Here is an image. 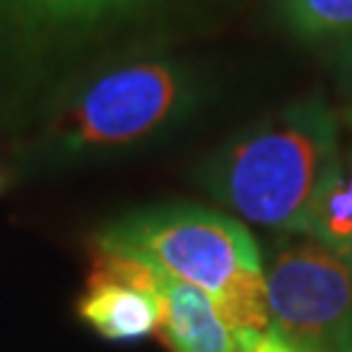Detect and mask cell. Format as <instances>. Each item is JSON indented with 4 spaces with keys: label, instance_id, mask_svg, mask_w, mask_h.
<instances>
[{
    "label": "cell",
    "instance_id": "cell-11",
    "mask_svg": "<svg viewBox=\"0 0 352 352\" xmlns=\"http://www.w3.org/2000/svg\"><path fill=\"white\" fill-rule=\"evenodd\" d=\"M120 3H126V0H104V8L110 11V8H115V6H120Z\"/></svg>",
    "mask_w": 352,
    "mask_h": 352
},
{
    "label": "cell",
    "instance_id": "cell-1",
    "mask_svg": "<svg viewBox=\"0 0 352 352\" xmlns=\"http://www.w3.org/2000/svg\"><path fill=\"white\" fill-rule=\"evenodd\" d=\"M97 245L151 261L201 289L235 334L269 329L264 258L232 217L199 206L151 209L102 230Z\"/></svg>",
    "mask_w": 352,
    "mask_h": 352
},
{
    "label": "cell",
    "instance_id": "cell-6",
    "mask_svg": "<svg viewBox=\"0 0 352 352\" xmlns=\"http://www.w3.org/2000/svg\"><path fill=\"white\" fill-rule=\"evenodd\" d=\"M78 316L104 340L133 342L157 334L160 305L154 295L139 285L115 277L94 264L87 279V292L78 300Z\"/></svg>",
    "mask_w": 352,
    "mask_h": 352
},
{
    "label": "cell",
    "instance_id": "cell-10",
    "mask_svg": "<svg viewBox=\"0 0 352 352\" xmlns=\"http://www.w3.org/2000/svg\"><path fill=\"white\" fill-rule=\"evenodd\" d=\"M235 340H238V352H300L287 344L279 334H274L272 329L243 331V334H235Z\"/></svg>",
    "mask_w": 352,
    "mask_h": 352
},
{
    "label": "cell",
    "instance_id": "cell-12",
    "mask_svg": "<svg viewBox=\"0 0 352 352\" xmlns=\"http://www.w3.org/2000/svg\"><path fill=\"white\" fill-rule=\"evenodd\" d=\"M0 188H3V177H0Z\"/></svg>",
    "mask_w": 352,
    "mask_h": 352
},
{
    "label": "cell",
    "instance_id": "cell-4",
    "mask_svg": "<svg viewBox=\"0 0 352 352\" xmlns=\"http://www.w3.org/2000/svg\"><path fill=\"white\" fill-rule=\"evenodd\" d=\"M177 100L180 84L167 65H126L84 89L58 120L55 136L68 151L126 146L162 126Z\"/></svg>",
    "mask_w": 352,
    "mask_h": 352
},
{
    "label": "cell",
    "instance_id": "cell-3",
    "mask_svg": "<svg viewBox=\"0 0 352 352\" xmlns=\"http://www.w3.org/2000/svg\"><path fill=\"white\" fill-rule=\"evenodd\" d=\"M269 329L300 352H352V258L305 238L266 266Z\"/></svg>",
    "mask_w": 352,
    "mask_h": 352
},
{
    "label": "cell",
    "instance_id": "cell-8",
    "mask_svg": "<svg viewBox=\"0 0 352 352\" xmlns=\"http://www.w3.org/2000/svg\"><path fill=\"white\" fill-rule=\"evenodd\" d=\"M282 13L305 37L352 32V0H282Z\"/></svg>",
    "mask_w": 352,
    "mask_h": 352
},
{
    "label": "cell",
    "instance_id": "cell-5",
    "mask_svg": "<svg viewBox=\"0 0 352 352\" xmlns=\"http://www.w3.org/2000/svg\"><path fill=\"white\" fill-rule=\"evenodd\" d=\"M97 264L154 295L160 305L157 334L170 352H238L235 331L201 289L126 253L100 251Z\"/></svg>",
    "mask_w": 352,
    "mask_h": 352
},
{
    "label": "cell",
    "instance_id": "cell-7",
    "mask_svg": "<svg viewBox=\"0 0 352 352\" xmlns=\"http://www.w3.org/2000/svg\"><path fill=\"white\" fill-rule=\"evenodd\" d=\"M300 235L352 258V149H340L331 162L305 212Z\"/></svg>",
    "mask_w": 352,
    "mask_h": 352
},
{
    "label": "cell",
    "instance_id": "cell-9",
    "mask_svg": "<svg viewBox=\"0 0 352 352\" xmlns=\"http://www.w3.org/2000/svg\"><path fill=\"white\" fill-rule=\"evenodd\" d=\"M26 8L50 19H91L104 13V0H19Z\"/></svg>",
    "mask_w": 352,
    "mask_h": 352
},
{
    "label": "cell",
    "instance_id": "cell-2",
    "mask_svg": "<svg viewBox=\"0 0 352 352\" xmlns=\"http://www.w3.org/2000/svg\"><path fill=\"white\" fill-rule=\"evenodd\" d=\"M337 154L334 115L321 97H311L227 146L209 167L206 183L240 217L272 230L300 232Z\"/></svg>",
    "mask_w": 352,
    "mask_h": 352
}]
</instances>
